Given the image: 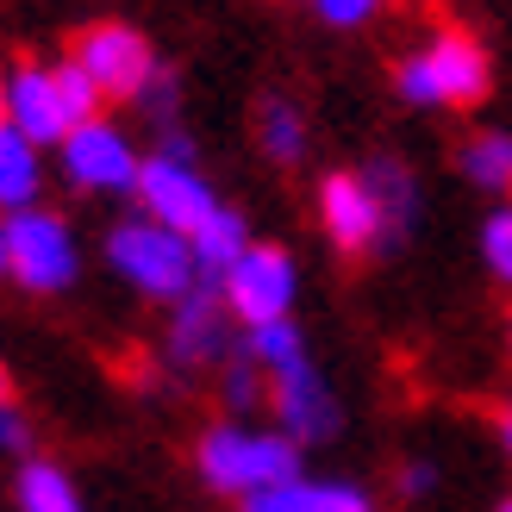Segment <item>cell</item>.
I'll list each match as a JSON object with an SVG mask.
<instances>
[{"label": "cell", "instance_id": "obj_1", "mask_svg": "<svg viewBox=\"0 0 512 512\" xmlns=\"http://www.w3.org/2000/svg\"><path fill=\"white\" fill-rule=\"evenodd\" d=\"M488 88H494V63L481 50V38L463 32V25L431 32L419 57H406L394 69V94L406 107H481Z\"/></svg>", "mask_w": 512, "mask_h": 512}, {"label": "cell", "instance_id": "obj_2", "mask_svg": "<svg viewBox=\"0 0 512 512\" xmlns=\"http://www.w3.org/2000/svg\"><path fill=\"white\" fill-rule=\"evenodd\" d=\"M200 481L219 494H263V488H288L300 481V444L281 438V431H244V425H213L194 450Z\"/></svg>", "mask_w": 512, "mask_h": 512}, {"label": "cell", "instance_id": "obj_3", "mask_svg": "<svg viewBox=\"0 0 512 512\" xmlns=\"http://www.w3.org/2000/svg\"><path fill=\"white\" fill-rule=\"evenodd\" d=\"M107 263L132 281L144 300H182L194 294V250L182 232H169L157 219H125L107 238Z\"/></svg>", "mask_w": 512, "mask_h": 512}, {"label": "cell", "instance_id": "obj_4", "mask_svg": "<svg viewBox=\"0 0 512 512\" xmlns=\"http://www.w3.org/2000/svg\"><path fill=\"white\" fill-rule=\"evenodd\" d=\"M82 256H75V232L44 213V207H25V213H7V275L19 281L25 294H63Z\"/></svg>", "mask_w": 512, "mask_h": 512}, {"label": "cell", "instance_id": "obj_5", "mask_svg": "<svg viewBox=\"0 0 512 512\" xmlns=\"http://www.w3.org/2000/svg\"><path fill=\"white\" fill-rule=\"evenodd\" d=\"M69 63L100 88V100H138L144 82L157 75V50H150V38L132 32V25L100 19V25H88V32L75 38V57Z\"/></svg>", "mask_w": 512, "mask_h": 512}, {"label": "cell", "instance_id": "obj_6", "mask_svg": "<svg viewBox=\"0 0 512 512\" xmlns=\"http://www.w3.org/2000/svg\"><path fill=\"white\" fill-rule=\"evenodd\" d=\"M300 294V275H294V256L275 250V244H250L232 275L219 281V300L225 313H238L244 325H269V319H288V306Z\"/></svg>", "mask_w": 512, "mask_h": 512}, {"label": "cell", "instance_id": "obj_7", "mask_svg": "<svg viewBox=\"0 0 512 512\" xmlns=\"http://www.w3.org/2000/svg\"><path fill=\"white\" fill-rule=\"evenodd\" d=\"M138 200H144V219H157V225H169V232H182V238L219 213V200L207 188V175L194 169V157H169V150L144 157Z\"/></svg>", "mask_w": 512, "mask_h": 512}, {"label": "cell", "instance_id": "obj_8", "mask_svg": "<svg viewBox=\"0 0 512 512\" xmlns=\"http://www.w3.org/2000/svg\"><path fill=\"white\" fill-rule=\"evenodd\" d=\"M138 169H144V157L107 119H88L63 138V175L88 194H138Z\"/></svg>", "mask_w": 512, "mask_h": 512}, {"label": "cell", "instance_id": "obj_9", "mask_svg": "<svg viewBox=\"0 0 512 512\" xmlns=\"http://www.w3.org/2000/svg\"><path fill=\"white\" fill-rule=\"evenodd\" d=\"M269 400H275V419H281V438L294 444H325L338 431V400H331L325 375L313 363H294L269 375Z\"/></svg>", "mask_w": 512, "mask_h": 512}, {"label": "cell", "instance_id": "obj_10", "mask_svg": "<svg viewBox=\"0 0 512 512\" xmlns=\"http://www.w3.org/2000/svg\"><path fill=\"white\" fill-rule=\"evenodd\" d=\"M319 225H325V238L338 244V250H381V207H375V194L363 175H325V188H319Z\"/></svg>", "mask_w": 512, "mask_h": 512}, {"label": "cell", "instance_id": "obj_11", "mask_svg": "<svg viewBox=\"0 0 512 512\" xmlns=\"http://www.w3.org/2000/svg\"><path fill=\"white\" fill-rule=\"evenodd\" d=\"M0 94H7V125H13L19 138H32L38 150L69 138V119H63V100H57V75H50V69L25 63V69L7 75V88H0Z\"/></svg>", "mask_w": 512, "mask_h": 512}, {"label": "cell", "instance_id": "obj_12", "mask_svg": "<svg viewBox=\"0 0 512 512\" xmlns=\"http://www.w3.org/2000/svg\"><path fill=\"white\" fill-rule=\"evenodd\" d=\"M225 350H232V338H225V300L213 288H194V294L175 300V319H169V356L175 363L207 369Z\"/></svg>", "mask_w": 512, "mask_h": 512}, {"label": "cell", "instance_id": "obj_13", "mask_svg": "<svg viewBox=\"0 0 512 512\" xmlns=\"http://www.w3.org/2000/svg\"><path fill=\"white\" fill-rule=\"evenodd\" d=\"M244 512H375V500L356 481H288V488L250 494Z\"/></svg>", "mask_w": 512, "mask_h": 512}, {"label": "cell", "instance_id": "obj_14", "mask_svg": "<svg viewBox=\"0 0 512 512\" xmlns=\"http://www.w3.org/2000/svg\"><path fill=\"white\" fill-rule=\"evenodd\" d=\"M188 250H194V275L207 281V288H219V281L232 275V263L250 250V232H244V219L232 207H219L207 225H194V232H188Z\"/></svg>", "mask_w": 512, "mask_h": 512}, {"label": "cell", "instance_id": "obj_15", "mask_svg": "<svg viewBox=\"0 0 512 512\" xmlns=\"http://www.w3.org/2000/svg\"><path fill=\"white\" fill-rule=\"evenodd\" d=\"M363 182H369L375 207H381V250H388V244L406 238V225L419 219V188H413V175H406L400 163H369Z\"/></svg>", "mask_w": 512, "mask_h": 512}, {"label": "cell", "instance_id": "obj_16", "mask_svg": "<svg viewBox=\"0 0 512 512\" xmlns=\"http://www.w3.org/2000/svg\"><path fill=\"white\" fill-rule=\"evenodd\" d=\"M44 182V163H38V144L19 138L7 119H0V213H25L38 200Z\"/></svg>", "mask_w": 512, "mask_h": 512}, {"label": "cell", "instance_id": "obj_17", "mask_svg": "<svg viewBox=\"0 0 512 512\" xmlns=\"http://www.w3.org/2000/svg\"><path fill=\"white\" fill-rule=\"evenodd\" d=\"M463 175L481 194L512 200V132H475L463 144Z\"/></svg>", "mask_w": 512, "mask_h": 512}, {"label": "cell", "instance_id": "obj_18", "mask_svg": "<svg viewBox=\"0 0 512 512\" xmlns=\"http://www.w3.org/2000/svg\"><path fill=\"white\" fill-rule=\"evenodd\" d=\"M256 144H263L275 163H294L300 157V150H306V119H300L294 100H281V94L256 100Z\"/></svg>", "mask_w": 512, "mask_h": 512}, {"label": "cell", "instance_id": "obj_19", "mask_svg": "<svg viewBox=\"0 0 512 512\" xmlns=\"http://www.w3.org/2000/svg\"><path fill=\"white\" fill-rule=\"evenodd\" d=\"M13 494H19V512H88L82 494H75V481L57 463H25Z\"/></svg>", "mask_w": 512, "mask_h": 512}, {"label": "cell", "instance_id": "obj_20", "mask_svg": "<svg viewBox=\"0 0 512 512\" xmlns=\"http://www.w3.org/2000/svg\"><path fill=\"white\" fill-rule=\"evenodd\" d=\"M244 356L263 375H281V369H294L306 363V338H300V325L294 319H269V325H244Z\"/></svg>", "mask_w": 512, "mask_h": 512}, {"label": "cell", "instance_id": "obj_21", "mask_svg": "<svg viewBox=\"0 0 512 512\" xmlns=\"http://www.w3.org/2000/svg\"><path fill=\"white\" fill-rule=\"evenodd\" d=\"M481 263H488V275L500 288H512V200H500V207L481 219Z\"/></svg>", "mask_w": 512, "mask_h": 512}, {"label": "cell", "instance_id": "obj_22", "mask_svg": "<svg viewBox=\"0 0 512 512\" xmlns=\"http://www.w3.org/2000/svg\"><path fill=\"white\" fill-rule=\"evenodd\" d=\"M50 75H57V100H63L69 132H75V125H88V119H100V88L88 82L82 69H75V63H57Z\"/></svg>", "mask_w": 512, "mask_h": 512}, {"label": "cell", "instance_id": "obj_23", "mask_svg": "<svg viewBox=\"0 0 512 512\" xmlns=\"http://www.w3.org/2000/svg\"><path fill=\"white\" fill-rule=\"evenodd\" d=\"M256 400H263V369H256L250 356H238V363L225 369V406L244 413V406H256Z\"/></svg>", "mask_w": 512, "mask_h": 512}, {"label": "cell", "instance_id": "obj_24", "mask_svg": "<svg viewBox=\"0 0 512 512\" xmlns=\"http://www.w3.org/2000/svg\"><path fill=\"white\" fill-rule=\"evenodd\" d=\"M388 0H313V13L325 19V25H344V32H356V25H369Z\"/></svg>", "mask_w": 512, "mask_h": 512}, {"label": "cell", "instance_id": "obj_25", "mask_svg": "<svg viewBox=\"0 0 512 512\" xmlns=\"http://www.w3.org/2000/svg\"><path fill=\"white\" fill-rule=\"evenodd\" d=\"M138 107H144L150 119H169V113H175V82H169L163 69H157V75H150V82H144V94H138Z\"/></svg>", "mask_w": 512, "mask_h": 512}, {"label": "cell", "instance_id": "obj_26", "mask_svg": "<svg viewBox=\"0 0 512 512\" xmlns=\"http://www.w3.org/2000/svg\"><path fill=\"white\" fill-rule=\"evenodd\" d=\"M25 444H32V425H25L19 406L7 400V406H0V450H25Z\"/></svg>", "mask_w": 512, "mask_h": 512}, {"label": "cell", "instance_id": "obj_27", "mask_svg": "<svg viewBox=\"0 0 512 512\" xmlns=\"http://www.w3.org/2000/svg\"><path fill=\"white\" fill-rule=\"evenodd\" d=\"M431 488H438V469H431V463H406L400 469V494L406 500H425Z\"/></svg>", "mask_w": 512, "mask_h": 512}, {"label": "cell", "instance_id": "obj_28", "mask_svg": "<svg viewBox=\"0 0 512 512\" xmlns=\"http://www.w3.org/2000/svg\"><path fill=\"white\" fill-rule=\"evenodd\" d=\"M500 444H506V456H512V400H506V413H500Z\"/></svg>", "mask_w": 512, "mask_h": 512}, {"label": "cell", "instance_id": "obj_29", "mask_svg": "<svg viewBox=\"0 0 512 512\" xmlns=\"http://www.w3.org/2000/svg\"><path fill=\"white\" fill-rule=\"evenodd\" d=\"M0 275H7V213H0Z\"/></svg>", "mask_w": 512, "mask_h": 512}, {"label": "cell", "instance_id": "obj_30", "mask_svg": "<svg viewBox=\"0 0 512 512\" xmlns=\"http://www.w3.org/2000/svg\"><path fill=\"white\" fill-rule=\"evenodd\" d=\"M7 400H13V394H7V369H0V406H7Z\"/></svg>", "mask_w": 512, "mask_h": 512}, {"label": "cell", "instance_id": "obj_31", "mask_svg": "<svg viewBox=\"0 0 512 512\" xmlns=\"http://www.w3.org/2000/svg\"><path fill=\"white\" fill-rule=\"evenodd\" d=\"M494 512H512V494H506V500H500V506H494Z\"/></svg>", "mask_w": 512, "mask_h": 512}, {"label": "cell", "instance_id": "obj_32", "mask_svg": "<svg viewBox=\"0 0 512 512\" xmlns=\"http://www.w3.org/2000/svg\"><path fill=\"white\" fill-rule=\"evenodd\" d=\"M506 344H512V313H506Z\"/></svg>", "mask_w": 512, "mask_h": 512}, {"label": "cell", "instance_id": "obj_33", "mask_svg": "<svg viewBox=\"0 0 512 512\" xmlns=\"http://www.w3.org/2000/svg\"><path fill=\"white\" fill-rule=\"evenodd\" d=\"M0 119H7V94H0Z\"/></svg>", "mask_w": 512, "mask_h": 512}]
</instances>
